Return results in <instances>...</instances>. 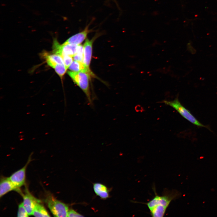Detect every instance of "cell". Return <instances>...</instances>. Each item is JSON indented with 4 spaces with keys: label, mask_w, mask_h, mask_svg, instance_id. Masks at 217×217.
Returning a JSON list of instances; mask_svg holds the SVG:
<instances>
[{
    "label": "cell",
    "mask_w": 217,
    "mask_h": 217,
    "mask_svg": "<svg viewBox=\"0 0 217 217\" xmlns=\"http://www.w3.org/2000/svg\"><path fill=\"white\" fill-rule=\"evenodd\" d=\"M68 75L74 82L82 90L87 98L90 106H93L89 86L90 76L88 73L83 72L68 71Z\"/></svg>",
    "instance_id": "obj_1"
},
{
    "label": "cell",
    "mask_w": 217,
    "mask_h": 217,
    "mask_svg": "<svg viewBox=\"0 0 217 217\" xmlns=\"http://www.w3.org/2000/svg\"><path fill=\"white\" fill-rule=\"evenodd\" d=\"M162 102L174 108L183 118L194 125L198 127H204L209 129L207 126H205L200 122L191 114L189 110L181 104L178 97L173 100H164Z\"/></svg>",
    "instance_id": "obj_2"
},
{
    "label": "cell",
    "mask_w": 217,
    "mask_h": 217,
    "mask_svg": "<svg viewBox=\"0 0 217 217\" xmlns=\"http://www.w3.org/2000/svg\"><path fill=\"white\" fill-rule=\"evenodd\" d=\"M155 197L148 202L146 203L149 210L157 206H161L168 207L171 201L178 198L180 193L176 190L166 191L161 196L158 195L156 193Z\"/></svg>",
    "instance_id": "obj_3"
},
{
    "label": "cell",
    "mask_w": 217,
    "mask_h": 217,
    "mask_svg": "<svg viewBox=\"0 0 217 217\" xmlns=\"http://www.w3.org/2000/svg\"><path fill=\"white\" fill-rule=\"evenodd\" d=\"M45 202L54 216L68 217L69 210L67 204L57 200L51 195H47Z\"/></svg>",
    "instance_id": "obj_4"
},
{
    "label": "cell",
    "mask_w": 217,
    "mask_h": 217,
    "mask_svg": "<svg viewBox=\"0 0 217 217\" xmlns=\"http://www.w3.org/2000/svg\"><path fill=\"white\" fill-rule=\"evenodd\" d=\"M30 157H29L27 163L22 168L14 172L9 177L10 180L18 191H19V188L25 183L26 169L30 161Z\"/></svg>",
    "instance_id": "obj_5"
},
{
    "label": "cell",
    "mask_w": 217,
    "mask_h": 217,
    "mask_svg": "<svg viewBox=\"0 0 217 217\" xmlns=\"http://www.w3.org/2000/svg\"><path fill=\"white\" fill-rule=\"evenodd\" d=\"M23 195V205L28 215H32L36 204L40 202V201L34 197L27 190L25 194Z\"/></svg>",
    "instance_id": "obj_6"
},
{
    "label": "cell",
    "mask_w": 217,
    "mask_h": 217,
    "mask_svg": "<svg viewBox=\"0 0 217 217\" xmlns=\"http://www.w3.org/2000/svg\"><path fill=\"white\" fill-rule=\"evenodd\" d=\"M98 36L96 35L91 40L87 38L83 45L84 63L89 69H90V66L92 58L93 43Z\"/></svg>",
    "instance_id": "obj_7"
},
{
    "label": "cell",
    "mask_w": 217,
    "mask_h": 217,
    "mask_svg": "<svg viewBox=\"0 0 217 217\" xmlns=\"http://www.w3.org/2000/svg\"><path fill=\"white\" fill-rule=\"evenodd\" d=\"M89 25L86 26L82 31L77 33L69 38L63 44H80L86 38L91 30L89 29Z\"/></svg>",
    "instance_id": "obj_8"
},
{
    "label": "cell",
    "mask_w": 217,
    "mask_h": 217,
    "mask_svg": "<svg viewBox=\"0 0 217 217\" xmlns=\"http://www.w3.org/2000/svg\"><path fill=\"white\" fill-rule=\"evenodd\" d=\"M78 46L72 44H60L57 48L56 54L61 57L68 55L73 57L76 53Z\"/></svg>",
    "instance_id": "obj_9"
},
{
    "label": "cell",
    "mask_w": 217,
    "mask_h": 217,
    "mask_svg": "<svg viewBox=\"0 0 217 217\" xmlns=\"http://www.w3.org/2000/svg\"><path fill=\"white\" fill-rule=\"evenodd\" d=\"M18 190L11 181L9 178L2 177L0 183V197L1 198L5 194L12 190Z\"/></svg>",
    "instance_id": "obj_10"
},
{
    "label": "cell",
    "mask_w": 217,
    "mask_h": 217,
    "mask_svg": "<svg viewBox=\"0 0 217 217\" xmlns=\"http://www.w3.org/2000/svg\"><path fill=\"white\" fill-rule=\"evenodd\" d=\"M43 55L48 65L53 68L57 64L64 65L62 57L58 55L46 52L44 53Z\"/></svg>",
    "instance_id": "obj_11"
},
{
    "label": "cell",
    "mask_w": 217,
    "mask_h": 217,
    "mask_svg": "<svg viewBox=\"0 0 217 217\" xmlns=\"http://www.w3.org/2000/svg\"><path fill=\"white\" fill-rule=\"evenodd\" d=\"M68 68L71 71L85 72L89 73L92 76H94V74L90 70L88 69L82 62L74 60L73 61Z\"/></svg>",
    "instance_id": "obj_12"
},
{
    "label": "cell",
    "mask_w": 217,
    "mask_h": 217,
    "mask_svg": "<svg viewBox=\"0 0 217 217\" xmlns=\"http://www.w3.org/2000/svg\"><path fill=\"white\" fill-rule=\"evenodd\" d=\"M93 188L96 195L102 199H105L109 197L108 190L104 185L99 183H96L93 184Z\"/></svg>",
    "instance_id": "obj_13"
},
{
    "label": "cell",
    "mask_w": 217,
    "mask_h": 217,
    "mask_svg": "<svg viewBox=\"0 0 217 217\" xmlns=\"http://www.w3.org/2000/svg\"><path fill=\"white\" fill-rule=\"evenodd\" d=\"M32 215L36 217L50 216L46 209L40 202L36 204Z\"/></svg>",
    "instance_id": "obj_14"
},
{
    "label": "cell",
    "mask_w": 217,
    "mask_h": 217,
    "mask_svg": "<svg viewBox=\"0 0 217 217\" xmlns=\"http://www.w3.org/2000/svg\"><path fill=\"white\" fill-rule=\"evenodd\" d=\"M167 208L161 206H157L150 210L151 216L153 217H163Z\"/></svg>",
    "instance_id": "obj_15"
},
{
    "label": "cell",
    "mask_w": 217,
    "mask_h": 217,
    "mask_svg": "<svg viewBox=\"0 0 217 217\" xmlns=\"http://www.w3.org/2000/svg\"><path fill=\"white\" fill-rule=\"evenodd\" d=\"M53 68L61 79L62 78L67 70L64 65L59 64H56Z\"/></svg>",
    "instance_id": "obj_16"
},
{
    "label": "cell",
    "mask_w": 217,
    "mask_h": 217,
    "mask_svg": "<svg viewBox=\"0 0 217 217\" xmlns=\"http://www.w3.org/2000/svg\"><path fill=\"white\" fill-rule=\"evenodd\" d=\"M29 215L24 208L23 203H21L18 205L17 213V217H28Z\"/></svg>",
    "instance_id": "obj_17"
},
{
    "label": "cell",
    "mask_w": 217,
    "mask_h": 217,
    "mask_svg": "<svg viewBox=\"0 0 217 217\" xmlns=\"http://www.w3.org/2000/svg\"><path fill=\"white\" fill-rule=\"evenodd\" d=\"M62 57L64 65L67 69L73 61V57L68 55H64Z\"/></svg>",
    "instance_id": "obj_18"
},
{
    "label": "cell",
    "mask_w": 217,
    "mask_h": 217,
    "mask_svg": "<svg viewBox=\"0 0 217 217\" xmlns=\"http://www.w3.org/2000/svg\"><path fill=\"white\" fill-rule=\"evenodd\" d=\"M83 216L73 209L69 210L68 217H82Z\"/></svg>",
    "instance_id": "obj_19"
},
{
    "label": "cell",
    "mask_w": 217,
    "mask_h": 217,
    "mask_svg": "<svg viewBox=\"0 0 217 217\" xmlns=\"http://www.w3.org/2000/svg\"><path fill=\"white\" fill-rule=\"evenodd\" d=\"M73 57L74 60L80 61L84 63L83 55L76 54Z\"/></svg>",
    "instance_id": "obj_20"
}]
</instances>
